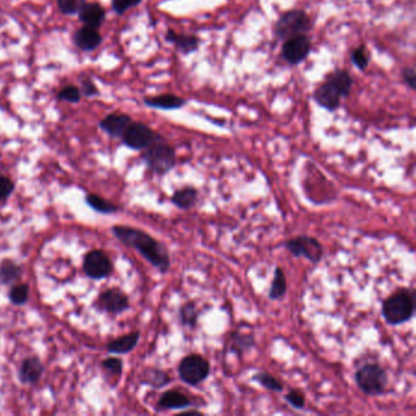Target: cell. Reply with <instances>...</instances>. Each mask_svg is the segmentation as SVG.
I'll return each mask as SVG.
<instances>
[{
  "label": "cell",
  "mask_w": 416,
  "mask_h": 416,
  "mask_svg": "<svg viewBox=\"0 0 416 416\" xmlns=\"http://www.w3.org/2000/svg\"><path fill=\"white\" fill-rule=\"evenodd\" d=\"M112 234L123 245L137 250L151 267L158 269L161 273H167L171 267V258L167 247L156 241L150 234L139 228L115 225L111 228Z\"/></svg>",
  "instance_id": "1"
},
{
  "label": "cell",
  "mask_w": 416,
  "mask_h": 416,
  "mask_svg": "<svg viewBox=\"0 0 416 416\" xmlns=\"http://www.w3.org/2000/svg\"><path fill=\"white\" fill-rule=\"evenodd\" d=\"M416 293L414 289H400L382 303V317L389 326H400L415 315Z\"/></svg>",
  "instance_id": "2"
},
{
  "label": "cell",
  "mask_w": 416,
  "mask_h": 416,
  "mask_svg": "<svg viewBox=\"0 0 416 416\" xmlns=\"http://www.w3.org/2000/svg\"><path fill=\"white\" fill-rule=\"evenodd\" d=\"M354 380L358 389L370 397L384 393L389 383L387 372L378 363H367L359 367L355 371Z\"/></svg>",
  "instance_id": "3"
},
{
  "label": "cell",
  "mask_w": 416,
  "mask_h": 416,
  "mask_svg": "<svg viewBox=\"0 0 416 416\" xmlns=\"http://www.w3.org/2000/svg\"><path fill=\"white\" fill-rule=\"evenodd\" d=\"M142 158L149 170L156 175H167L176 167V151L164 140L156 142L143 150Z\"/></svg>",
  "instance_id": "4"
},
{
  "label": "cell",
  "mask_w": 416,
  "mask_h": 416,
  "mask_svg": "<svg viewBox=\"0 0 416 416\" xmlns=\"http://www.w3.org/2000/svg\"><path fill=\"white\" fill-rule=\"evenodd\" d=\"M313 28V21L310 16L303 10L293 9L281 14L278 17V23L275 26V34L278 38L286 39L299 36V34H306L310 32Z\"/></svg>",
  "instance_id": "5"
},
{
  "label": "cell",
  "mask_w": 416,
  "mask_h": 416,
  "mask_svg": "<svg viewBox=\"0 0 416 416\" xmlns=\"http://www.w3.org/2000/svg\"><path fill=\"white\" fill-rule=\"evenodd\" d=\"M178 376L186 384L195 387L204 382L210 375V363L203 355H186L180 361L178 367Z\"/></svg>",
  "instance_id": "6"
},
{
  "label": "cell",
  "mask_w": 416,
  "mask_h": 416,
  "mask_svg": "<svg viewBox=\"0 0 416 416\" xmlns=\"http://www.w3.org/2000/svg\"><path fill=\"white\" fill-rule=\"evenodd\" d=\"M121 139L123 145L128 147L130 149L145 150L156 142L164 140V137L156 132L153 128H150L148 125L132 121L125 131Z\"/></svg>",
  "instance_id": "7"
},
{
  "label": "cell",
  "mask_w": 416,
  "mask_h": 416,
  "mask_svg": "<svg viewBox=\"0 0 416 416\" xmlns=\"http://www.w3.org/2000/svg\"><path fill=\"white\" fill-rule=\"evenodd\" d=\"M284 247L294 258H306L311 264H319L323 256V247L320 241L306 234L286 241Z\"/></svg>",
  "instance_id": "8"
},
{
  "label": "cell",
  "mask_w": 416,
  "mask_h": 416,
  "mask_svg": "<svg viewBox=\"0 0 416 416\" xmlns=\"http://www.w3.org/2000/svg\"><path fill=\"white\" fill-rule=\"evenodd\" d=\"M84 271L92 280H103L109 278L114 271V264L106 252L90 250L84 256Z\"/></svg>",
  "instance_id": "9"
},
{
  "label": "cell",
  "mask_w": 416,
  "mask_h": 416,
  "mask_svg": "<svg viewBox=\"0 0 416 416\" xmlns=\"http://www.w3.org/2000/svg\"><path fill=\"white\" fill-rule=\"evenodd\" d=\"M310 38L306 34L294 36L286 39L282 45V58L289 65H298L310 54Z\"/></svg>",
  "instance_id": "10"
},
{
  "label": "cell",
  "mask_w": 416,
  "mask_h": 416,
  "mask_svg": "<svg viewBox=\"0 0 416 416\" xmlns=\"http://www.w3.org/2000/svg\"><path fill=\"white\" fill-rule=\"evenodd\" d=\"M97 306L100 310L106 311L109 314H121L130 308V299L127 294L121 289L112 287L99 294L97 299Z\"/></svg>",
  "instance_id": "11"
},
{
  "label": "cell",
  "mask_w": 416,
  "mask_h": 416,
  "mask_svg": "<svg viewBox=\"0 0 416 416\" xmlns=\"http://www.w3.org/2000/svg\"><path fill=\"white\" fill-rule=\"evenodd\" d=\"M134 120L130 115L121 114V112H114L106 115L99 123L100 130H103L106 134H109L114 138H121L125 131L131 125Z\"/></svg>",
  "instance_id": "12"
},
{
  "label": "cell",
  "mask_w": 416,
  "mask_h": 416,
  "mask_svg": "<svg viewBox=\"0 0 416 416\" xmlns=\"http://www.w3.org/2000/svg\"><path fill=\"white\" fill-rule=\"evenodd\" d=\"M341 95L328 81L320 84L314 92V99L319 106L328 111H334L341 106Z\"/></svg>",
  "instance_id": "13"
},
{
  "label": "cell",
  "mask_w": 416,
  "mask_h": 416,
  "mask_svg": "<svg viewBox=\"0 0 416 416\" xmlns=\"http://www.w3.org/2000/svg\"><path fill=\"white\" fill-rule=\"evenodd\" d=\"M192 405V400L182 392L170 389L161 394L156 404V411H182Z\"/></svg>",
  "instance_id": "14"
},
{
  "label": "cell",
  "mask_w": 416,
  "mask_h": 416,
  "mask_svg": "<svg viewBox=\"0 0 416 416\" xmlns=\"http://www.w3.org/2000/svg\"><path fill=\"white\" fill-rule=\"evenodd\" d=\"M45 372V367L37 356H28L19 369V380L25 384H36Z\"/></svg>",
  "instance_id": "15"
},
{
  "label": "cell",
  "mask_w": 416,
  "mask_h": 416,
  "mask_svg": "<svg viewBox=\"0 0 416 416\" xmlns=\"http://www.w3.org/2000/svg\"><path fill=\"white\" fill-rule=\"evenodd\" d=\"M77 15L79 21L84 23V26L97 28V29L103 26L106 17L104 8L98 3H84V5L81 8Z\"/></svg>",
  "instance_id": "16"
},
{
  "label": "cell",
  "mask_w": 416,
  "mask_h": 416,
  "mask_svg": "<svg viewBox=\"0 0 416 416\" xmlns=\"http://www.w3.org/2000/svg\"><path fill=\"white\" fill-rule=\"evenodd\" d=\"M101 40L103 37L99 34V31L97 28L88 27V26L78 28L73 34V43L84 51L97 49L101 45Z\"/></svg>",
  "instance_id": "17"
},
{
  "label": "cell",
  "mask_w": 416,
  "mask_h": 416,
  "mask_svg": "<svg viewBox=\"0 0 416 416\" xmlns=\"http://www.w3.org/2000/svg\"><path fill=\"white\" fill-rule=\"evenodd\" d=\"M145 104L153 109L159 110H178L187 104V100L178 95L167 93V95H154L145 98Z\"/></svg>",
  "instance_id": "18"
},
{
  "label": "cell",
  "mask_w": 416,
  "mask_h": 416,
  "mask_svg": "<svg viewBox=\"0 0 416 416\" xmlns=\"http://www.w3.org/2000/svg\"><path fill=\"white\" fill-rule=\"evenodd\" d=\"M165 39L175 45L182 54H191L199 48L200 39L195 34H178L173 29H169Z\"/></svg>",
  "instance_id": "19"
},
{
  "label": "cell",
  "mask_w": 416,
  "mask_h": 416,
  "mask_svg": "<svg viewBox=\"0 0 416 416\" xmlns=\"http://www.w3.org/2000/svg\"><path fill=\"white\" fill-rule=\"evenodd\" d=\"M139 337L140 332L134 331L119 339H112L106 344V350L112 354H127L136 348V345L138 344Z\"/></svg>",
  "instance_id": "20"
},
{
  "label": "cell",
  "mask_w": 416,
  "mask_h": 416,
  "mask_svg": "<svg viewBox=\"0 0 416 416\" xmlns=\"http://www.w3.org/2000/svg\"><path fill=\"white\" fill-rule=\"evenodd\" d=\"M199 198V192L195 187H184L180 188L172 195L171 203L175 206H178L181 210H189L192 208H195L197 201Z\"/></svg>",
  "instance_id": "21"
},
{
  "label": "cell",
  "mask_w": 416,
  "mask_h": 416,
  "mask_svg": "<svg viewBox=\"0 0 416 416\" xmlns=\"http://www.w3.org/2000/svg\"><path fill=\"white\" fill-rule=\"evenodd\" d=\"M326 81H328L334 88L339 90L342 98L350 95V90L353 87V78L350 76V73L343 71V70H336L328 75Z\"/></svg>",
  "instance_id": "22"
},
{
  "label": "cell",
  "mask_w": 416,
  "mask_h": 416,
  "mask_svg": "<svg viewBox=\"0 0 416 416\" xmlns=\"http://www.w3.org/2000/svg\"><path fill=\"white\" fill-rule=\"evenodd\" d=\"M230 350L234 354L242 355L252 350L256 345V339L250 333H242L239 331L231 333L230 336Z\"/></svg>",
  "instance_id": "23"
},
{
  "label": "cell",
  "mask_w": 416,
  "mask_h": 416,
  "mask_svg": "<svg viewBox=\"0 0 416 416\" xmlns=\"http://www.w3.org/2000/svg\"><path fill=\"white\" fill-rule=\"evenodd\" d=\"M23 275V267L12 259H4L0 262V282L12 284Z\"/></svg>",
  "instance_id": "24"
},
{
  "label": "cell",
  "mask_w": 416,
  "mask_h": 416,
  "mask_svg": "<svg viewBox=\"0 0 416 416\" xmlns=\"http://www.w3.org/2000/svg\"><path fill=\"white\" fill-rule=\"evenodd\" d=\"M287 293V280L282 269L276 267L275 269V276L272 280L271 287L269 292V299L278 300L283 298Z\"/></svg>",
  "instance_id": "25"
},
{
  "label": "cell",
  "mask_w": 416,
  "mask_h": 416,
  "mask_svg": "<svg viewBox=\"0 0 416 416\" xmlns=\"http://www.w3.org/2000/svg\"><path fill=\"white\" fill-rule=\"evenodd\" d=\"M178 319L184 328H195L199 319V310L193 302H187L180 308Z\"/></svg>",
  "instance_id": "26"
},
{
  "label": "cell",
  "mask_w": 416,
  "mask_h": 416,
  "mask_svg": "<svg viewBox=\"0 0 416 416\" xmlns=\"http://www.w3.org/2000/svg\"><path fill=\"white\" fill-rule=\"evenodd\" d=\"M86 203L93 210L98 211L100 214H115L120 209L119 206L112 204L111 201H108V200L101 198L98 195H95V193L87 195Z\"/></svg>",
  "instance_id": "27"
},
{
  "label": "cell",
  "mask_w": 416,
  "mask_h": 416,
  "mask_svg": "<svg viewBox=\"0 0 416 416\" xmlns=\"http://www.w3.org/2000/svg\"><path fill=\"white\" fill-rule=\"evenodd\" d=\"M170 382H171V378L167 375V372L160 370V369H156V367L147 370L145 380H143L145 384H149L154 389H162Z\"/></svg>",
  "instance_id": "28"
},
{
  "label": "cell",
  "mask_w": 416,
  "mask_h": 416,
  "mask_svg": "<svg viewBox=\"0 0 416 416\" xmlns=\"http://www.w3.org/2000/svg\"><path fill=\"white\" fill-rule=\"evenodd\" d=\"M253 380L261 384L264 389L272 391V392L280 393L283 391V383L275 376H272L271 374H269V372H256L253 375Z\"/></svg>",
  "instance_id": "29"
},
{
  "label": "cell",
  "mask_w": 416,
  "mask_h": 416,
  "mask_svg": "<svg viewBox=\"0 0 416 416\" xmlns=\"http://www.w3.org/2000/svg\"><path fill=\"white\" fill-rule=\"evenodd\" d=\"M29 298V287L26 283H19L12 286L10 292H9V299L14 306H23L26 304Z\"/></svg>",
  "instance_id": "30"
},
{
  "label": "cell",
  "mask_w": 416,
  "mask_h": 416,
  "mask_svg": "<svg viewBox=\"0 0 416 416\" xmlns=\"http://www.w3.org/2000/svg\"><path fill=\"white\" fill-rule=\"evenodd\" d=\"M81 95H81L79 88L76 87V86L70 84V86H66V87H64V88L59 90V93L56 95V99L60 100V101H66V103L76 104V103H79Z\"/></svg>",
  "instance_id": "31"
},
{
  "label": "cell",
  "mask_w": 416,
  "mask_h": 416,
  "mask_svg": "<svg viewBox=\"0 0 416 416\" xmlns=\"http://www.w3.org/2000/svg\"><path fill=\"white\" fill-rule=\"evenodd\" d=\"M58 8L64 15H77L86 0H56Z\"/></svg>",
  "instance_id": "32"
},
{
  "label": "cell",
  "mask_w": 416,
  "mask_h": 416,
  "mask_svg": "<svg viewBox=\"0 0 416 416\" xmlns=\"http://www.w3.org/2000/svg\"><path fill=\"white\" fill-rule=\"evenodd\" d=\"M369 51H367L365 45H360L355 48L352 53V60L355 66L358 67L361 71H364L369 65Z\"/></svg>",
  "instance_id": "33"
},
{
  "label": "cell",
  "mask_w": 416,
  "mask_h": 416,
  "mask_svg": "<svg viewBox=\"0 0 416 416\" xmlns=\"http://www.w3.org/2000/svg\"><path fill=\"white\" fill-rule=\"evenodd\" d=\"M286 402L294 409H303L306 406V397L298 389H292L284 397Z\"/></svg>",
  "instance_id": "34"
},
{
  "label": "cell",
  "mask_w": 416,
  "mask_h": 416,
  "mask_svg": "<svg viewBox=\"0 0 416 416\" xmlns=\"http://www.w3.org/2000/svg\"><path fill=\"white\" fill-rule=\"evenodd\" d=\"M143 0H112V9L117 15H123L130 9L138 6Z\"/></svg>",
  "instance_id": "35"
},
{
  "label": "cell",
  "mask_w": 416,
  "mask_h": 416,
  "mask_svg": "<svg viewBox=\"0 0 416 416\" xmlns=\"http://www.w3.org/2000/svg\"><path fill=\"white\" fill-rule=\"evenodd\" d=\"M103 367L106 369V371L111 372L112 375L119 376V378L123 375V363L119 358H108L103 361Z\"/></svg>",
  "instance_id": "36"
},
{
  "label": "cell",
  "mask_w": 416,
  "mask_h": 416,
  "mask_svg": "<svg viewBox=\"0 0 416 416\" xmlns=\"http://www.w3.org/2000/svg\"><path fill=\"white\" fill-rule=\"evenodd\" d=\"M15 189L14 181L6 176H0V201H5Z\"/></svg>",
  "instance_id": "37"
},
{
  "label": "cell",
  "mask_w": 416,
  "mask_h": 416,
  "mask_svg": "<svg viewBox=\"0 0 416 416\" xmlns=\"http://www.w3.org/2000/svg\"><path fill=\"white\" fill-rule=\"evenodd\" d=\"M79 90H81V95H86V97H95V95H99V89L95 86V82L92 78H84L81 79V84H79Z\"/></svg>",
  "instance_id": "38"
},
{
  "label": "cell",
  "mask_w": 416,
  "mask_h": 416,
  "mask_svg": "<svg viewBox=\"0 0 416 416\" xmlns=\"http://www.w3.org/2000/svg\"><path fill=\"white\" fill-rule=\"evenodd\" d=\"M402 77L411 89H416V73L414 67H406L402 71Z\"/></svg>",
  "instance_id": "39"
}]
</instances>
